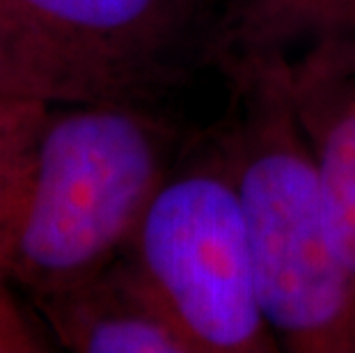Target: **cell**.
I'll return each mask as SVG.
<instances>
[{
    "label": "cell",
    "mask_w": 355,
    "mask_h": 353,
    "mask_svg": "<svg viewBox=\"0 0 355 353\" xmlns=\"http://www.w3.org/2000/svg\"><path fill=\"white\" fill-rule=\"evenodd\" d=\"M0 96L46 106L101 101L17 0H0Z\"/></svg>",
    "instance_id": "8"
},
{
    "label": "cell",
    "mask_w": 355,
    "mask_h": 353,
    "mask_svg": "<svg viewBox=\"0 0 355 353\" xmlns=\"http://www.w3.org/2000/svg\"><path fill=\"white\" fill-rule=\"evenodd\" d=\"M286 85L319 172L332 239L355 275V35L328 37L289 58Z\"/></svg>",
    "instance_id": "6"
},
{
    "label": "cell",
    "mask_w": 355,
    "mask_h": 353,
    "mask_svg": "<svg viewBox=\"0 0 355 353\" xmlns=\"http://www.w3.org/2000/svg\"><path fill=\"white\" fill-rule=\"evenodd\" d=\"M53 337L76 353H198L131 252L71 287L35 296Z\"/></svg>",
    "instance_id": "5"
},
{
    "label": "cell",
    "mask_w": 355,
    "mask_h": 353,
    "mask_svg": "<svg viewBox=\"0 0 355 353\" xmlns=\"http://www.w3.org/2000/svg\"><path fill=\"white\" fill-rule=\"evenodd\" d=\"M101 101L145 103L179 74L195 0H17Z\"/></svg>",
    "instance_id": "4"
},
{
    "label": "cell",
    "mask_w": 355,
    "mask_h": 353,
    "mask_svg": "<svg viewBox=\"0 0 355 353\" xmlns=\"http://www.w3.org/2000/svg\"><path fill=\"white\" fill-rule=\"evenodd\" d=\"M355 35V0H225L207 40L216 69L289 51L328 37Z\"/></svg>",
    "instance_id": "7"
},
{
    "label": "cell",
    "mask_w": 355,
    "mask_h": 353,
    "mask_svg": "<svg viewBox=\"0 0 355 353\" xmlns=\"http://www.w3.org/2000/svg\"><path fill=\"white\" fill-rule=\"evenodd\" d=\"M128 252L168 303L198 353H273L250 241L223 156L211 142L165 177Z\"/></svg>",
    "instance_id": "3"
},
{
    "label": "cell",
    "mask_w": 355,
    "mask_h": 353,
    "mask_svg": "<svg viewBox=\"0 0 355 353\" xmlns=\"http://www.w3.org/2000/svg\"><path fill=\"white\" fill-rule=\"evenodd\" d=\"M51 106L0 96V257L10 250L24 207L37 136Z\"/></svg>",
    "instance_id": "9"
},
{
    "label": "cell",
    "mask_w": 355,
    "mask_h": 353,
    "mask_svg": "<svg viewBox=\"0 0 355 353\" xmlns=\"http://www.w3.org/2000/svg\"><path fill=\"white\" fill-rule=\"evenodd\" d=\"M175 136L142 103L51 106L7 271L30 298L71 287L131 246L172 170Z\"/></svg>",
    "instance_id": "2"
},
{
    "label": "cell",
    "mask_w": 355,
    "mask_h": 353,
    "mask_svg": "<svg viewBox=\"0 0 355 353\" xmlns=\"http://www.w3.org/2000/svg\"><path fill=\"white\" fill-rule=\"evenodd\" d=\"M14 280L7 271L5 257H0V353H40L51 347L44 342L37 326L21 310L12 291Z\"/></svg>",
    "instance_id": "10"
},
{
    "label": "cell",
    "mask_w": 355,
    "mask_h": 353,
    "mask_svg": "<svg viewBox=\"0 0 355 353\" xmlns=\"http://www.w3.org/2000/svg\"><path fill=\"white\" fill-rule=\"evenodd\" d=\"M286 62L275 55L223 67L232 99L214 145L236 186L259 303L279 347L355 353V275L332 239Z\"/></svg>",
    "instance_id": "1"
}]
</instances>
